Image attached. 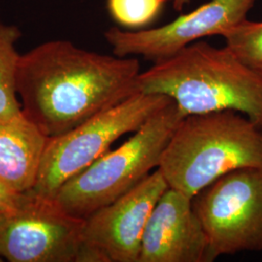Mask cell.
Returning <instances> with one entry per match:
<instances>
[{
    "instance_id": "6da1fadb",
    "label": "cell",
    "mask_w": 262,
    "mask_h": 262,
    "mask_svg": "<svg viewBox=\"0 0 262 262\" xmlns=\"http://www.w3.org/2000/svg\"><path fill=\"white\" fill-rule=\"evenodd\" d=\"M140 63L52 40L20 55L21 111L48 138L66 134L138 93Z\"/></svg>"
},
{
    "instance_id": "7a4b0ae2",
    "label": "cell",
    "mask_w": 262,
    "mask_h": 262,
    "mask_svg": "<svg viewBox=\"0 0 262 262\" xmlns=\"http://www.w3.org/2000/svg\"><path fill=\"white\" fill-rule=\"evenodd\" d=\"M138 91L168 96L186 116L241 113L262 129V73L244 66L225 46L188 45L141 72Z\"/></svg>"
},
{
    "instance_id": "3957f363",
    "label": "cell",
    "mask_w": 262,
    "mask_h": 262,
    "mask_svg": "<svg viewBox=\"0 0 262 262\" xmlns=\"http://www.w3.org/2000/svg\"><path fill=\"white\" fill-rule=\"evenodd\" d=\"M262 169V129L245 115L221 111L186 116L158 169L169 187L190 198L236 169Z\"/></svg>"
},
{
    "instance_id": "277c9868",
    "label": "cell",
    "mask_w": 262,
    "mask_h": 262,
    "mask_svg": "<svg viewBox=\"0 0 262 262\" xmlns=\"http://www.w3.org/2000/svg\"><path fill=\"white\" fill-rule=\"evenodd\" d=\"M185 117L172 100L119 148L106 151L64 183L54 198L56 203L84 220L111 204L159 167L163 150Z\"/></svg>"
},
{
    "instance_id": "5b68a950",
    "label": "cell",
    "mask_w": 262,
    "mask_h": 262,
    "mask_svg": "<svg viewBox=\"0 0 262 262\" xmlns=\"http://www.w3.org/2000/svg\"><path fill=\"white\" fill-rule=\"evenodd\" d=\"M172 99L163 94L136 93L66 134L49 138L32 191L54 199L69 179L108 151L114 142L133 133Z\"/></svg>"
},
{
    "instance_id": "8992f818",
    "label": "cell",
    "mask_w": 262,
    "mask_h": 262,
    "mask_svg": "<svg viewBox=\"0 0 262 262\" xmlns=\"http://www.w3.org/2000/svg\"><path fill=\"white\" fill-rule=\"evenodd\" d=\"M192 206L215 258L262 252V169L226 173L197 193Z\"/></svg>"
},
{
    "instance_id": "52a82bcc",
    "label": "cell",
    "mask_w": 262,
    "mask_h": 262,
    "mask_svg": "<svg viewBox=\"0 0 262 262\" xmlns=\"http://www.w3.org/2000/svg\"><path fill=\"white\" fill-rule=\"evenodd\" d=\"M84 220L32 190L26 204L0 223V256L10 262H75Z\"/></svg>"
},
{
    "instance_id": "ba28073f",
    "label": "cell",
    "mask_w": 262,
    "mask_h": 262,
    "mask_svg": "<svg viewBox=\"0 0 262 262\" xmlns=\"http://www.w3.org/2000/svg\"><path fill=\"white\" fill-rule=\"evenodd\" d=\"M255 0H210L159 28L122 30L111 28L104 37L115 56H142L158 62L176 55L198 39L221 35L246 19Z\"/></svg>"
},
{
    "instance_id": "9c48e42d",
    "label": "cell",
    "mask_w": 262,
    "mask_h": 262,
    "mask_svg": "<svg viewBox=\"0 0 262 262\" xmlns=\"http://www.w3.org/2000/svg\"><path fill=\"white\" fill-rule=\"evenodd\" d=\"M159 169L111 204L84 220L83 241L102 250L110 262H138L150 213L168 188Z\"/></svg>"
},
{
    "instance_id": "30bf717a",
    "label": "cell",
    "mask_w": 262,
    "mask_h": 262,
    "mask_svg": "<svg viewBox=\"0 0 262 262\" xmlns=\"http://www.w3.org/2000/svg\"><path fill=\"white\" fill-rule=\"evenodd\" d=\"M212 252L192 198L168 187L145 227L138 262H211Z\"/></svg>"
},
{
    "instance_id": "8fae6325",
    "label": "cell",
    "mask_w": 262,
    "mask_h": 262,
    "mask_svg": "<svg viewBox=\"0 0 262 262\" xmlns=\"http://www.w3.org/2000/svg\"><path fill=\"white\" fill-rule=\"evenodd\" d=\"M48 140L24 113L0 121V180L19 192L32 190Z\"/></svg>"
},
{
    "instance_id": "7c38bea8",
    "label": "cell",
    "mask_w": 262,
    "mask_h": 262,
    "mask_svg": "<svg viewBox=\"0 0 262 262\" xmlns=\"http://www.w3.org/2000/svg\"><path fill=\"white\" fill-rule=\"evenodd\" d=\"M20 36L18 27L0 21V121L23 113L17 86L20 57L17 43Z\"/></svg>"
},
{
    "instance_id": "4fadbf2b",
    "label": "cell",
    "mask_w": 262,
    "mask_h": 262,
    "mask_svg": "<svg viewBox=\"0 0 262 262\" xmlns=\"http://www.w3.org/2000/svg\"><path fill=\"white\" fill-rule=\"evenodd\" d=\"M225 47L244 66L262 73V21L244 19L223 35Z\"/></svg>"
},
{
    "instance_id": "5bb4252c",
    "label": "cell",
    "mask_w": 262,
    "mask_h": 262,
    "mask_svg": "<svg viewBox=\"0 0 262 262\" xmlns=\"http://www.w3.org/2000/svg\"><path fill=\"white\" fill-rule=\"evenodd\" d=\"M168 0H108L113 19L123 28H139L157 19Z\"/></svg>"
},
{
    "instance_id": "9a60e30c",
    "label": "cell",
    "mask_w": 262,
    "mask_h": 262,
    "mask_svg": "<svg viewBox=\"0 0 262 262\" xmlns=\"http://www.w3.org/2000/svg\"><path fill=\"white\" fill-rule=\"evenodd\" d=\"M30 191L19 192L0 180V215H8L17 212L28 201Z\"/></svg>"
},
{
    "instance_id": "2e32d148",
    "label": "cell",
    "mask_w": 262,
    "mask_h": 262,
    "mask_svg": "<svg viewBox=\"0 0 262 262\" xmlns=\"http://www.w3.org/2000/svg\"><path fill=\"white\" fill-rule=\"evenodd\" d=\"M75 262H110V260L98 247L83 241L76 255Z\"/></svg>"
},
{
    "instance_id": "e0dca14e",
    "label": "cell",
    "mask_w": 262,
    "mask_h": 262,
    "mask_svg": "<svg viewBox=\"0 0 262 262\" xmlns=\"http://www.w3.org/2000/svg\"><path fill=\"white\" fill-rule=\"evenodd\" d=\"M190 0H174L173 1V7L176 11H181L187 4L189 3Z\"/></svg>"
},
{
    "instance_id": "ac0fdd59",
    "label": "cell",
    "mask_w": 262,
    "mask_h": 262,
    "mask_svg": "<svg viewBox=\"0 0 262 262\" xmlns=\"http://www.w3.org/2000/svg\"><path fill=\"white\" fill-rule=\"evenodd\" d=\"M3 217H4V215H0V223H1V221L3 220Z\"/></svg>"
},
{
    "instance_id": "d6986e66",
    "label": "cell",
    "mask_w": 262,
    "mask_h": 262,
    "mask_svg": "<svg viewBox=\"0 0 262 262\" xmlns=\"http://www.w3.org/2000/svg\"><path fill=\"white\" fill-rule=\"evenodd\" d=\"M0 261H2V258H1V256H0Z\"/></svg>"
}]
</instances>
